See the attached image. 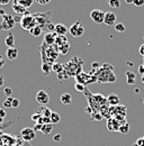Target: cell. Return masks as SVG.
I'll list each match as a JSON object with an SVG mask.
<instances>
[{
    "mask_svg": "<svg viewBox=\"0 0 144 146\" xmlns=\"http://www.w3.org/2000/svg\"><path fill=\"white\" fill-rule=\"evenodd\" d=\"M20 136L24 141L26 142H31L35 138L36 136V131L34 130V128H31V127H25L21 129L20 131Z\"/></svg>",
    "mask_w": 144,
    "mask_h": 146,
    "instance_id": "obj_6",
    "label": "cell"
},
{
    "mask_svg": "<svg viewBox=\"0 0 144 146\" xmlns=\"http://www.w3.org/2000/svg\"><path fill=\"white\" fill-rule=\"evenodd\" d=\"M16 1L27 9V8H29V7L33 5V1H34V0H16Z\"/></svg>",
    "mask_w": 144,
    "mask_h": 146,
    "instance_id": "obj_24",
    "label": "cell"
},
{
    "mask_svg": "<svg viewBox=\"0 0 144 146\" xmlns=\"http://www.w3.org/2000/svg\"><path fill=\"white\" fill-rule=\"evenodd\" d=\"M74 88H75V90H77V91H79V92H85V91H86L85 84H82V83H79V82H77V83H75Z\"/></svg>",
    "mask_w": 144,
    "mask_h": 146,
    "instance_id": "obj_29",
    "label": "cell"
},
{
    "mask_svg": "<svg viewBox=\"0 0 144 146\" xmlns=\"http://www.w3.org/2000/svg\"><path fill=\"white\" fill-rule=\"evenodd\" d=\"M108 5L111 8H119L121 7V0H107Z\"/></svg>",
    "mask_w": 144,
    "mask_h": 146,
    "instance_id": "obj_25",
    "label": "cell"
},
{
    "mask_svg": "<svg viewBox=\"0 0 144 146\" xmlns=\"http://www.w3.org/2000/svg\"><path fill=\"white\" fill-rule=\"evenodd\" d=\"M126 82H127V84H129V86H132V84H135V82H136V74L133 72V71H131V70H128V71H126Z\"/></svg>",
    "mask_w": 144,
    "mask_h": 146,
    "instance_id": "obj_14",
    "label": "cell"
},
{
    "mask_svg": "<svg viewBox=\"0 0 144 146\" xmlns=\"http://www.w3.org/2000/svg\"><path fill=\"white\" fill-rule=\"evenodd\" d=\"M141 80H142V83L144 84V75H142V78H141Z\"/></svg>",
    "mask_w": 144,
    "mask_h": 146,
    "instance_id": "obj_48",
    "label": "cell"
},
{
    "mask_svg": "<svg viewBox=\"0 0 144 146\" xmlns=\"http://www.w3.org/2000/svg\"><path fill=\"white\" fill-rule=\"evenodd\" d=\"M127 65H128V66H133V63H129V62H128Z\"/></svg>",
    "mask_w": 144,
    "mask_h": 146,
    "instance_id": "obj_47",
    "label": "cell"
},
{
    "mask_svg": "<svg viewBox=\"0 0 144 146\" xmlns=\"http://www.w3.org/2000/svg\"><path fill=\"white\" fill-rule=\"evenodd\" d=\"M56 37H57V35L55 33H46L45 36H44V43L46 45H52L55 43Z\"/></svg>",
    "mask_w": 144,
    "mask_h": 146,
    "instance_id": "obj_13",
    "label": "cell"
},
{
    "mask_svg": "<svg viewBox=\"0 0 144 146\" xmlns=\"http://www.w3.org/2000/svg\"><path fill=\"white\" fill-rule=\"evenodd\" d=\"M5 44L8 46V48L10 47H15V36L13 33H9L7 37L5 38Z\"/></svg>",
    "mask_w": 144,
    "mask_h": 146,
    "instance_id": "obj_15",
    "label": "cell"
},
{
    "mask_svg": "<svg viewBox=\"0 0 144 146\" xmlns=\"http://www.w3.org/2000/svg\"><path fill=\"white\" fill-rule=\"evenodd\" d=\"M5 84V76L3 75H0V88Z\"/></svg>",
    "mask_w": 144,
    "mask_h": 146,
    "instance_id": "obj_41",
    "label": "cell"
},
{
    "mask_svg": "<svg viewBox=\"0 0 144 146\" xmlns=\"http://www.w3.org/2000/svg\"><path fill=\"white\" fill-rule=\"evenodd\" d=\"M70 48V44L67 42V43H64L63 45H61V46H59V51L61 52V54L65 55L68 53V50Z\"/></svg>",
    "mask_w": 144,
    "mask_h": 146,
    "instance_id": "obj_22",
    "label": "cell"
},
{
    "mask_svg": "<svg viewBox=\"0 0 144 146\" xmlns=\"http://www.w3.org/2000/svg\"><path fill=\"white\" fill-rule=\"evenodd\" d=\"M13 9H14V11L18 14V15H21V14H27L28 11H27V9L24 7V6H21L20 3H18L16 0H14V6H13Z\"/></svg>",
    "mask_w": 144,
    "mask_h": 146,
    "instance_id": "obj_11",
    "label": "cell"
},
{
    "mask_svg": "<svg viewBox=\"0 0 144 146\" xmlns=\"http://www.w3.org/2000/svg\"><path fill=\"white\" fill-rule=\"evenodd\" d=\"M2 123H3V119H2V118H0V125H1Z\"/></svg>",
    "mask_w": 144,
    "mask_h": 146,
    "instance_id": "obj_49",
    "label": "cell"
},
{
    "mask_svg": "<svg viewBox=\"0 0 144 146\" xmlns=\"http://www.w3.org/2000/svg\"><path fill=\"white\" fill-rule=\"evenodd\" d=\"M69 33L73 37H81L85 34V27L81 25V21L80 20L75 21L71 27L69 28Z\"/></svg>",
    "mask_w": 144,
    "mask_h": 146,
    "instance_id": "obj_4",
    "label": "cell"
},
{
    "mask_svg": "<svg viewBox=\"0 0 144 146\" xmlns=\"http://www.w3.org/2000/svg\"><path fill=\"white\" fill-rule=\"evenodd\" d=\"M0 135H2V129L0 128Z\"/></svg>",
    "mask_w": 144,
    "mask_h": 146,
    "instance_id": "obj_50",
    "label": "cell"
},
{
    "mask_svg": "<svg viewBox=\"0 0 144 146\" xmlns=\"http://www.w3.org/2000/svg\"><path fill=\"white\" fill-rule=\"evenodd\" d=\"M50 120H51V124H57V123H60L61 117H60V115H59L57 112L52 111V113H51V116H50Z\"/></svg>",
    "mask_w": 144,
    "mask_h": 146,
    "instance_id": "obj_19",
    "label": "cell"
},
{
    "mask_svg": "<svg viewBox=\"0 0 144 146\" xmlns=\"http://www.w3.org/2000/svg\"><path fill=\"white\" fill-rule=\"evenodd\" d=\"M5 63H6V61H5V58H3V57H2L1 55H0V69H1V68H2L3 65H5Z\"/></svg>",
    "mask_w": 144,
    "mask_h": 146,
    "instance_id": "obj_40",
    "label": "cell"
},
{
    "mask_svg": "<svg viewBox=\"0 0 144 146\" xmlns=\"http://www.w3.org/2000/svg\"><path fill=\"white\" fill-rule=\"evenodd\" d=\"M62 65L61 64H54V65H52V70H53L54 72H61L62 70Z\"/></svg>",
    "mask_w": 144,
    "mask_h": 146,
    "instance_id": "obj_32",
    "label": "cell"
},
{
    "mask_svg": "<svg viewBox=\"0 0 144 146\" xmlns=\"http://www.w3.org/2000/svg\"><path fill=\"white\" fill-rule=\"evenodd\" d=\"M13 100H14V98L8 97V98L3 101V107H5V108H13Z\"/></svg>",
    "mask_w": 144,
    "mask_h": 146,
    "instance_id": "obj_27",
    "label": "cell"
},
{
    "mask_svg": "<svg viewBox=\"0 0 144 146\" xmlns=\"http://www.w3.org/2000/svg\"><path fill=\"white\" fill-rule=\"evenodd\" d=\"M98 66H99L98 63H92V68H98Z\"/></svg>",
    "mask_w": 144,
    "mask_h": 146,
    "instance_id": "obj_45",
    "label": "cell"
},
{
    "mask_svg": "<svg viewBox=\"0 0 144 146\" xmlns=\"http://www.w3.org/2000/svg\"><path fill=\"white\" fill-rule=\"evenodd\" d=\"M143 39H144V36H143Z\"/></svg>",
    "mask_w": 144,
    "mask_h": 146,
    "instance_id": "obj_51",
    "label": "cell"
},
{
    "mask_svg": "<svg viewBox=\"0 0 144 146\" xmlns=\"http://www.w3.org/2000/svg\"><path fill=\"white\" fill-rule=\"evenodd\" d=\"M35 1L37 2V3H39V5H43V6H44V5H47L51 0H35Z\"/></svg>",
    "mask_w": 144,
    "mask_h": 146,
    "instance_id": "obj_36",
    "label": "cell"
},
{
    "mask_svg": "<svg viewBox=\"0 0 144 146\" xmlns=\"http://www.w3.org/2000/svg\"><path fill=\"white\" fill-rule=\"evenodd\" d=\"M69 32V28L64 24H56L55 25V34L59 36H65V34Z\"/></svg>",
    "mask_w": 144,
    "mask_h": 146,
    "instance_id": "obj_10",
    "label": "cell"
},
{
    "mask_svg": "<svg viewBox=\"0 0 144 146\" xmlns=\"http://www.w3.org/2000/svg\"><path fill=\"white\" fill-rule=\"evenodd\" d=\"M133 1H134V0H125L126 3H133Z\"/></svg>",
    "mask_w": 144,
    "mask_h": 146,
    "instance_id": "obj_46",
    "label": "cell"
},
{
    "mask_svg": "<svg viewBox=\"0 0 144 146\" xmlns=\"http://www.w3.org/2000/svg\"><path fill=\"white\" fill-rule=\"evenodd\" d=\"M139 53H140V55H142V56L144 57V44L140 46V48H139Z\"/></svg>",
    "mask_w": 144,
    "mask_h": 146,
    "instance_id": "obj_38",
    "label": "cell"
},
{
    "mask_svg": "<svg viewBox=\"0 0 144 146\" xmlns=\"http://www.w3.org/2000/svg\"><path fill=\"white\" fill-rule=\"evenodd\" d=\"M20 26H21L23 29L28 31V32H29L32 28H34L35 26H37V24H36V19H35V17H34V15H33V14H29V13L25 14V15L21 17Z\"/></svg>",
    "mask_w": 144,
    "mask_h": 146,
    "instance_id": "obj_1",
    "label": "cell"
},
{
    "mask_svg": "<svg viewBox=\"0 0 144 146\" xmlns=\"http://www.w3.org/2000/svg\"><path fill=\"white\" fill-rule=\"evenodd\" d=\"M126 112V107H124L123 105H121V106H118V108H117V110H116V115H121V116H123L122 115V112ZM124 117V116H123Z\"/></svg>",
    "mask_w": 144,
    "mask_h": 146,
    "instance_id": "obj_30",
    "label": "cell"
},
{
    "mask_svg": "<svg viewBox=\"0 0 144 146\" xmlns=\"http://www.w3.org/2000/svg\"><path fill=\"white\" fill-rule=\"evenodd\" d=\"M42 127H43V124H36L35 127H34V130L37 131V130H42Z\"/></svg>",
    "mask_w": 144,
    "mask_h": 146,
    "instance_id": "obj_37",
    "label": "cell"
},
{
    "mask_svg": "<svg viewBox=\"0 0 144 146\" xmlns=\"http://www.w3.org/2000/svg\"><path fill=\"white\" fill-rule=\"evenodd\" d=\"M6 115H7V112H6V110L3 109V108H0V118H2V119H5V118H6Z\"/></svg>",
    "mask_w": 144,
    "mask_h": 146,
    "instance_id": "obj_35",
    "label": "cell"
},
{
    "mask_svg": "<svg viewBox=\"0 0 144 146\" xmlns=\"http://www.w3.org/2000/svg\"><path fill=\"white\" fill-rule=\"evenodd\" d=\"M114 27H115V31H116L117 33H121V34L125 33L126 27H125V25H124L123 23H116V25H115Z\"/></svg>",
    "mask_w": 144,
    "mask_h": 146,
    "instance_id": "obj_21",
    "label": "cell"
},
{
    "mask_svg": "<svg viewBox=\"0 0 144 146\" xmlns=\"http://www.w3.org/2000/svg\"><path fill=\"white\" fill-rule=\"evenodd\" d=\"M19 105H20V101L18 100L17 98H14V100H13V108H18Z\"/></svg>",
    "mask_w": 144,
    "mask_h": 146,
    "instance_id": "obj_34",
    "label": "cell"
},
{
    "mask_svg": "<svg viewBox=\"0 0 144 146\" xmlns=\"http://www.w3.org/2000/svg\"><path fill=\"white\" fill-rule=\"evenodd\" d=\"M53 139H54V142H59V141L61 139V135H55Z\"/></svg>",
    "mask_w": 144,
    "mask_h": 146,
    "instance_id": "obj_43",
    "label": "cell"
},
{
    "mask_svg": "<svg viewBox=\"0 0 144 146\" xmlns=\"http://www.w3.org/2000/svg\"><path fill=\"white\" fill-rule=\"evenodd\" d=\"M6 55H7V57H8L9 61H15L18 57V50L16 47H10V48L7 50Z\"/></svg>",
    "mask_w": 144,
    "mask_h": 146,
    "instance_id": "obj_12",
    "label": "cell"
},
{
    "mask_svg": "<svg viewBox=\"0 0 144 146\" xmlns=\"http://www.w3.org/2000/svg\"><path fill=\"white\" fill-rule=\"evenodd\" d=\"M128 130H129V125L125 123V124H121V126H119V133H122V134H127L128 133Z\"/></svg>",
    "mask_w": 144,
    "mask_h": 146,
    "instance_id": "obj_26",
    "label": "cell"
},
{
    "mask_svg": "<svg viewBox=\"0 0 144 146\" xmlns=\"http://www.w3.org/2000/svg\"><path fill=\"white\" fill-rule=\"evenodd\" d=\"M105 14L106 13L101 9H93L90 13V18L92 19V21L96 23V24H104Z\"/></svg>",
    "mask_w": 144,
    "mask_h": 146,
    "instance_id": "obj_5",
    "label": "cell"
},
{
    "mask_svg": "<svg viewBox=\"0 0 144 146\" xmlns=\"http://www.w3.org/2000/svg\"><path fill=\"white\" fill-rule=\"evenodd\" d=\"M29 33H31L34 37H38L43 34V28L39 27V26H35L34 28H32V29L29 31Z\"/></svg>",
    "mask_w": 144,
    "mask_h": 146,
    "instance_id": "obj_18",
    "label": "cell"
},
{
    "mask_svg": "<svg viewBox=\"0 0 144 146\" xmlns=\"http://www.w3.org/2000/svg\"><path fill=\"white\" fill-rule=\"evenodd\" d=\"M116 20H117V17L114 13L111 11H107L105 14V19H104V24L107 25V26H115L116 25Z\"/></svg>",
    "mask_w": 144,
    "mask_h": 146,
    "instance_id": "obj_8",
    "label": "cell"
},
{
    "mask_svg": "<svg viewBox=\"0 0 144 146\" xmlns=\"http://www.w3.org/2000/svg\"><path fill=\"white\" fill-rule=\"evenodd\" d=\"M107 104L110 107H117L119 105V97L116 93H110L107 97Z\"/></svg>",
    "mask_w": 144,
    "mask_h": 146,
    "instance_id": "obj_9",
    "label": "cell"
},
{
    "mask_svg": "<svg viewBox=\"0 0 144 146\" xmlns=\"http://www.w3.org/2000/svg\"><path fill=\"white\" fill-rule=\"evenodd\" d=\"M60 100L63 105H70L72 102V96L70 93H63L61 97H60Z\"/></svg>",
    "mask_w": 144,
    "mask_h": 146,
    "instance_id": "obj_16",
    "label": "cell"
},
{
    "mask_svg": "<svg viewBox=\"0 0 144 146\" xmlns=\"http://www.w3.org/2000/svg\"><path fill=\"white\" fill-rule=\"evenodd\" d=\"M52 129H53V125H52V124H44L41 131H42L43 134H45V135H49V134L52 131Z\"/></svg>",
    "mask_w": 144,
    "mask_h": 146,
    "instance_id": "obj_20",
    "label": "cell"
},
{
    "mask_svg": "<svg viewBox=\"0 0 144 146\" xmlns=\"http://www.w3.org/2000/svg\"><path fill=\"white\" fill-rule=\"evenodd\" d=\"M51 11H46V13H37V14H34V17L36 19V24L37 26L42 27L43 29L45 28V26L50 23V16H51Z\"/></svg>",
    "mask_w": 144,
    "mask_h": 146,
    "instance_id": "obj_2",
    "label": "cell"
},
{
    "mask_svg": "<svg viewBox=\"0 0 144 146\" xmlns=\"http://www.w3.org/2000/svg\"><path fill=\"white\" fill-rule=\"evenodd\" d=\"M42 70H43V72L45 73V74H49L50 71L52 70V65H51V63L43 62V64H42Z\"/></svg>",
    "mask_w": 144,
    "mask_h": 146,
    "instance_id": "obj_23",
    "label": "cell"
},
{
    "mask_svg": "<svg viewBox=\"0 0 144 146\" xmlns=\"http://www.w3.org/2000/svg\"><path fill=\"white\" fill-rule=\"evenodd\" d=\"M10 2V0H0V6H7Z\"/></svg>",
    "mask_w": 144,
    "mask_h": 146,
    "instance_id": "obj_39",
    "label": "cell"
},
{
    "mask_svg": "<svg viewBox=\"0 0 144 146\" xmlns=\"http://www.w3.org/2000/svg\"><path fill=\"white\" fill-rule=\"evenodd\" d=\"M36 101L42 105V106H46L50 101V96L49 93L44 90H39V91L36 93Z\"/></svg>",
    "mask_w": 144,
    "mask_h": 146,
    "instance_id": "obj_7",
    "label": "cell"
},
{
    "mask_svg": "<svg viewBox=\"0 0 144 146\" xmlns=\"http://www.w3.org/2000/svg\"><path fill=\"white\" fill-rule=\"evenodd\" d=\"M55 25L56 24H53V23H49L46 26H45V29L47 31V33H55Z\"/></svg>",
    "mask_w": 144,
    "mask_h": 146,
    "instance_id": "obj_28",
    "label": "cell"
},
{
    "mask_svg": "<svg viewBox=\"0 0 144 146\" xmlns=\"http://www.w3.org/2000/svg\"><path fill=\"white\" fill-rule=\"evenodd\" d=\"M5 15H6V11H5V9L0 8V17H3Z\"/></svg>",
    "mask_w": 144,
    "mask_h": 146,
    "instance_id": "obj_44",
    "label": "cell"
},
{
    "mask_svg": "<svg viewBox=\"0 0 144 146\" xmlns=\"http://www.w3.org/2000/svg\"><path fill=\"white\" fill-rule=\"evenodd\" d=\"M15 24H16V21H15L14 17L8 15V14H6L2 17V21L0 24V29L1 31H10V29H13L15 27Z\"/></svg>",
    "mask_w": 144,
    "mask_h": 146,
    "instance_id": "obj_3",
    "label": "cell"
},
{
    "mask_svg": "<svg viewBox=\"0 0 144 146\" xmlns=\"http://www.w3.org/2000/svg\"><path fill=\"white\" fill-rule=\"evenodd\" d=\"M133 5L136 6V7H142L144 5V0H134L133 1Z\"/></svg>",
    "mask_w": 144,
    "mask_h": 146,
    "instance_id": "obj_33",
    "label": "cell"
},
{
    "mask_svg": "<svg viewBox=\"0 0 144 146\" xmlns=\"http://www.w3.org/2000/svg\"><path fill=\"white\" fill-rule=\"evenodd\" d=\"M92 97H93V99L96 100V102H97L99 106H101V107H103L104 104L107 102V98H105V97L101 96V94H92Z\"/></svg>",
    "mask_w": 144,
    "mask_h": 146,
    "instance_id": "obj_17",
    "label": "cell"
},
{
    "mask_svg": "<svg viewBox=\"0 0 144 146\" xmlns=\"http://www.w3.org/2000/svg\"><path fill=\"white\" fill-rule=\"evenodd\" d=\"M3 92H5V94H6V97H7V98L13 96V89H11V88H9V87L5 88V89H3Z\"/></svg>",
    "mask_w": 144,
    "mask_h": 146,
    "instance_id": "obj_31",
    "label": "cell"
},
{
    "mask_svg": "<svg viewBox=\"0 0 144 146\" xmlns=\"http://www.w3.org/2000/svg\"><path fill=\"white\" fill-rule=\"evenodd\" d=\"M139 73L142 74V75H144V66L143 65H140V66H139Z\"/></svg>",
    "mask_w": 144,
    "mask_h": 146,
    "instance_id": "obj_42",
    "label": "cell"
}]
</instances>
